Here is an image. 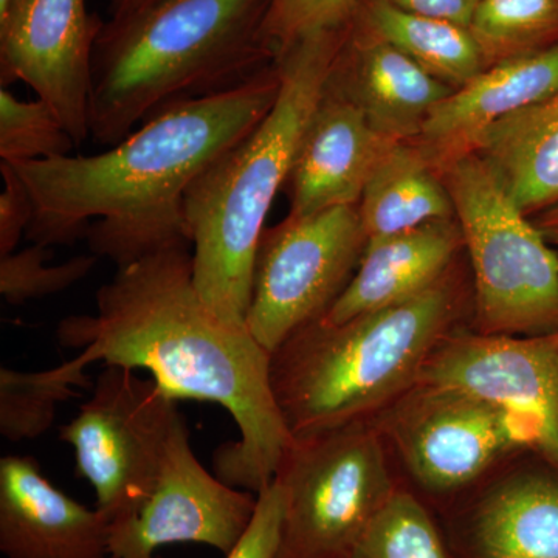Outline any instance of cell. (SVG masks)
I'll return each instance as SVG.
<instances>
[{
    "label": "cell",
    "mask_w": 558,
    "mask_h": 558,
    "mask_svg": "<svg viewBox=\"0 0 558 558\" xmlns=\"http://www.w3.org/2000/svg\"><path fill=\"white\" fill-rule=\"evenodd\" d=\"M95 301L97 314L58 325L62 347L80 349L86 366L148 371L174 400L222 407L241 438L215 451L216 476L255 495L269 486L295 439L271 388L270 352L204 303L189 245L121 267Z\"/></svg>",
    "instance_id": "obj_1"
},
{
    "label": "cell",
    "mask_w": 558,
    "mask_h": 558,
    "mask_svg": "<svg viewBox=\"0 0 558 558\" xmlns=\"http://www.w3.org/2000/svg\"><path fill=\"white\" fill-rule=\"evenodd\" d=\"M278 92L275 61L240 89L167 109L97 156L13 165L35 208L25 236L43 247L86 238L92 255L119 269L191 245L186 190L258 126Z\"/></svg>",
    "instance_id": "obj_2"
},
{
    "label": "cell",
    "mask_w": 558,
    "mask_h": 558,
    "mask_svg": "<svg viewBox=\"0 0 558 558\" xmlns=\"http://www.w3.org/2000/svg\"><path fill=\"white\" fill-rule=\"evenodd\" d=\"M270 0H160L110 17L92 53L90 137L119 145L165 110L240 89L277 61Z\"/></svg>",
    "instance_id": "obj_3"
},
{
    "label": "cell",
    "mask_w": 558,
    "mask_h": 558,
    "mask_svg": "<svg viewBox=\"0 0 558 558\" xmlns=\"http://www.w3.org/2000/svg\"><path fill=\"white\" fill-rule=\"evenodd\" d=\"M344 33L347 27L318 33L278 54L279 92L269 113L186 190L194 284L209 310L231 325L245 326L264 223L328 86Z\"/></svg>",
    "instance_id": "obj_4"
},
{
    "label": "cell",
    "mask_w": 558,
    "mask_h": 558,
    "mask_svg": "<svg viewBox=\"0 0 558 558\" xmlns=\"http://www.w3.org/2000/svg\"><path fill=\"white\" fill-rule=\"evenodd\" d=\"M461 292L451 271L395 306L344 323L319 318L270 354V380L293 438L371 421L417 384L457 330Z\"/></svg>",
    "instance_id": "obj_5"
},
{
    "label": "cell",
    "mask_w": 558,
    "mask_h": 558,
    "mask_svg": "<svg viewBox=\"0 0 558 558\" xmlns=\"http://www.w3.org/2000/svg\"><path fill=\"white\" fill-rule=\"evenodd\" d=\"M464 236L475 288V329L488 336L558 332V255L486 161L461 157L440 172Z\"/></svg>",
    "instance_id": "obj_6"
},
{
    "label": "cell",
    "mask_w": 558,
    "mask_h": 558,
    "mask_svg": "<svg viewBox=\"0 0 558 558\" xmlns=\"http://www.w3.org/2000/svg\"><path fill=\"white\" fill-rule=\"evenodd\" d=\"M371 421L411 490L438 515L513 458L543 457L545 447L531 418L428 381H417Z\"/></svg>",
    "instance_id": "obj_7"
},
{
    "label": "cell",
    "mask_w": 558,
    "mask_h": 558,
    "mask_svg": "<svg viewBox=\"0 0 558 558\" xmlns=\"http://www.w3.org/2000/svg\"><path fill=\"white\" fill-rule=\"evenodd\" d=\"M275 480L286 497L279 558H347L403 484L374 421L293 439Z\"/></svg>",
    "instance_id": "obj_8"
},
{
    "label": "cell",
    "mask_w": 558,
    "mask_h": 558,
    "mask_svg": "<svg viewBox=\"0 0 558 558\" xmlns=\"http://www.w3.org/2000/svg\"><path fill=\"white\" fill-rule=\"evenodd\" d=\"M175 402L156 380L106 366L78 416L60 428L109 521L130 515L156 486L183 418Z\"/></svg>",
    "instance_id": "obj_9"
},
{
    "label": "cell",
    "mask_w": 558,
    "mask_h": 558,
    "mask_svg": "<svg viewBox=\"0 0 558 558\" xmlns=\"http://www.w3.org/2000/svg\"><path fill=\"white\" fill-rule=\"evenodd\" d=\"M366 244L359 205L288 216L264 230L245 318L253 339L274 354L293 333L325 317L354 277Z\"/></svg>",
    "instance_id": "obj_10"
},
{
    "label": "cell",
    "mask_w": 558,
    "mask_h": 558,
    "mask_svg": "<svg viewBox=\"0 0 558 558\" xmlns=\"http://www.w3.org/2000/svg\"><path fill=\"white\" fill-rule=\"evenodd\" d=\"M256 501L258 495L205 470L182 418L149 497L130 515L110 521V558H157V550L174 543L207 545L227 556L255 515Z\"/></svg>",
    "instance_id": "obj_11"
},
{
    "label": "cell",
    "mask_w": 558,
    "mask_h": 558,
    "mask_svg": "<svg viewBox=\"0 0 558 558\" xmlns=\"http://www.w3.org/2000/svg\"><path fill=\"white\" fill-rule=\"evenodd\" d=\"M105 24L86 0H13L0 13V84L24 81L76 145L90 137L92 53Z\"/></svg>",
    "instance_id": "obj_12"
},
{
    "label": "cell",
    "mask_w": 558,
    "mask_h": 558,
    "mask_svg": "<svg viewBox=\"0 0 558 558\" xmlns=\"http://www.w3.org/2000/svg\"><path fill=\"white\" fill-rule=\"evenodd\" d=\"M417 381L462 389L531 418L543 457L558 468V332L488 336L457 329L429 355Z\"/></svg>",
    "instance_id": "obj_13"
},
{
    "label": "cell",
    "mask_w": 558,
    "mask_h": 558,
    "mask_svg": "<svg viewBox=\"0 0 558 558\" xmlns=\"http://www.w3.org/2000/svg\"><path fill=\"white\" fill-rule=\"evenodd\" d=\"M438 517L457 558H558V468L520 454Z\"/></svg>",
    "instance_id": "obj_14"
},
{
    "label": "cell",
    "mask_w": 558,
    "mask_h": 558,
    "mask_svg": "<svg viewBox=\"0 0 558 558\" xmlns=\"http://www.w3.org/2000/svg\"><path fill=\"white\" fill-rule=\"evenodd\" d=\"M398 143L374 130L365 113L328 84L286 180L289 216L359 205L371 175Z\"/></svg>",
    "instance_id": "obj_15"
},
{
    "label": "cell",
    "mask_w": 558,
    "mask_h": 558,
    "mask_svg": "<svg viewBox=\"0 0 558 558\" xmlns=\"http://www.w3.org/2000/svg\"><path fill=\"white\" fill-rule=\"evenodd\" d=\"M108 515L50 483L32 457L0 459V553L7 558H110Z\"/></svg>",
    "instance_id": "obj_16"
},
{
    "label": "cell",
    "mask_w": 558,
    "mask_h": 558,
    "mask_svg": "<svg viewBox=\"0 0 558 558\" xmlns=\"http://www.w3.org/2000/svg\"><path fill=\"white\" fill-rule=\"evenodd\" d=\"M558 89V44L492 65L432 110L414 145L442 172L472 154L495 123Z\"/></svg>",
    "instance_id": "obj_17"
},
{
    "label": "cell",
    "mask_w": 558,
    "mask_h": 558,
    "mask_svg": "<svg viewBox=\"0 0 558 558\" xmlns=\"http://www.w3.org/2000/svg\"><path fill=\"white\" fill-rule=\"evenodd\" d=\"M385 137L417 138L432 110L453 92L402 51L351 21L329 78Z\"/></svg>",
    "instance_id": "obj_18"
},
{
    "label": "cell",
    "mask_w": 558,
    "mask_h": 558,
    "mask_svg": "<svg viewBox=\"0 0 558 558\" xmlns=\"http://www.w3.org/2000/svg\"><path fill=\"white\" fill-rule=\"evenodd\" d=\"M461 247L457 218L368 240L357 271L323 319L344 323L413 299L450 274Z\"/></svg>",
    "instance_id": "obj_19"
},
{
    "label": "cell",
    "mask_w": 558,
    "mask_h": 558,
    "mask_svg": "<svg viewBox=\"0 0 558 558\" xmlns=\"http://www.w3.org/2000/svg\"><path fill=\"white\" fill-rule=\"evenodd\" d=\"M473 154L524 215L558 204V89L488 128Z\"/></svg>",
    "instance_id": "obj_20"
},
{
    "label": "cell",
    "mask_w": 558,
    "mask_h": 558,
    "mask_svg": "<svg viewBox=\"0 0 558 558\" xmlns=\"http://www.w3.org/2000/svg\"><path fill=\"white\" fill-rule=\"evenodd\" d=\"M359 211L368 240L454 219L453 201L439 172L407 142L389 150L371 175Z\"/></svg>",
    "instance_id": "obj_21"
},
{
    "label": "cell",
    "mask_w": 558,
    "mask_h": 558,
    "mask_svg": "<svg viewBox=\"0 0 558 558\" xmlns=\"http://www.w3.org/2000/svg\"><path fill=\"white\" fill-rule=\"evenodd\" d=\"M352 22L451 89L465 86L486 70L472 33L453 22L409 13L387 0H363Z\"/></svg>",
    "instance_id": "obj_22"
},
{
    "label": "cell",
    "mask_w": 558,
    "mask_h": 558,
    "mask_svg": "<svg viewBox=\"0 0 558 558\" xmlns=\"http://www.w3.org/2000/svg\"><path fill=\"white\" fill-rule=\"evenodd\" d=\"M86 368L76 355L51 369H0V435L10 442H20L49 432L58 407L78 398L75 388H90Z\"/></svg>",
    "instance_id": "obj_23"
},
{
    "label": "cell",
    "mask_w": 558,
    "mask_h": 558,
    "mask_svg": "<svg viewBox=\"0 0 558 558\" xmlns=\"http://www.w3.org/2000/svg\"><path fill=\"white\" fill-rule=\"evenodd\" d=\"M469 31L486 69L558 44V0H480Z\"/></svg>",
    "instance_id": "obj_24"
},
{
    "label": "cell",
    "mask_w": 558,
    "mask_h": 558,
    "mask_svg": "<svg viewBox=\"0 0 558 558\" xmlns=\"http://www.w3.org/2000/svg\"><path fill=\"white\" fill-rule=\"evenodd\" d=\"M347 558H457L438 513L407 484L371 521Z\"/></svg>",
    "instance_id": "obj_25"
},
{
    "label": "cell",
    "mask_w": 558,
    "mask_h": 558,
    "mask_svg": "<svg viewBox=\"0 0 558 558\" xmlns=\"http://www.w3.org/2000/svg\"><path fill=\"white\" fill-rule=\"evenodd\" d=\"M76 145L57 113L43 100H17L0 89V161L10 165L70 156Z\"/></svg>",
    "instance_id": "obj_26"
},
{
    "label": "cell",
    "mask_w": 558,
    "mask_h": 558,
    "mask_svg": "<svg viewBox=\"0 0 558 558\" xmlns=\"http://www.w3.org/2000/svg\"><path fill=\"white\" fill-rule=\"evenodd\" d=\"M49 247L33 244L32 247L0 256V293L10 304L44 299L64 292L90 274L98 256H76L49 266Z\"/></svg>",
    "instance_id": "obj_27"
},
{
    "label": "cell",
    "mask_w": 558,
    "mask_h": 558,
    "mask_svg": "<svg viewBox=\"0 0 558 558\" xmlns=\"http://www.w3.org/2000/svg\"><path fill=\"white\" fill-rule=\"evenodd\" d=\"M363 0H270L264 36L275 53H284L300 40L348 27Z\"/></svg>",
    "instance_id": "obj_28"
},
{
    "label": "cell",
    "mask_w": 558,
    "mask_h": 558,
    "mask_svg": "<svg viewBox=\"0 0 558 558\" xmlns=\"http://www.w3.org/2000/svg\"><path fill=\"white\" fill-rule=\"evenodd\" d=\"M284 488L278 480L263 488L256 501L255 515L240 542L226 558L281 557L282 527H284Z\"/></svg>",
    "instance_id": "obj_29"
},
{
    "label": "cell",
    "mask_w": 558,
    "mask_h": 558,
    "mask_svg": "<svg viewBox=\"0 0 558 558\" xmlns=\"http://www.w3.org/2000/svg\"><path fill=\"white\" fill-rule=\"evenodd\" d=\"M3 191L0 194V256L16 252L17 245L31 227L35 208L31 191L14 170L13 165L0 161Z\"/></svg>",
    "instance_id": "obj_30"
},
{
    "label": "cell",
    "mask_w": 558,
    "mask_h": 558,
    "mask_svg": "<svg viewBox=\"0 0 558 558\" xmlns=\"http://www.w3.org/2000/svg\"><path fill=\"white\" fill-rule=\"evenodd\" d=\"M387 2L409 13L453 22L469 28L480 0H387Z\"/></svg>",
    "instance_id": "obj_31"
},
{
    "label": "cell",
    "mask_w": 558,
    "mask_h": 558,
    "mask_svg": "<svg viewBox=\"0 0 558 558\" xmlns=\"http://www.w3.org/2000/svg\"><path fill=\"white\" fill-rule=\"evenodd\" d=\"M160 0H108L110 17H123Z\"/></svg>",
    "instance_id": "obj_32"
},
{
    "label": "cell",
    "mask_w": 558,
    "mask_h": 558,
    "mask_svg": "<svg viewBox=\"0 0 558 558\" xmlns=\"http://www.w3.org/2000/svg\"><path fill=\"white\" fill-rule=\"evenodd\" d=\"M537 227L545 234L546 240L558 244V204L554 205L539 216Z\"/></svg>",
    "instance_id": "obj_33"
},
{
    "label": "cell",
    "mask_w": 558,
    "mask_h": 558,
    "mask_svg": "<svg viewBox=\"0 0 558 558\" xmlns=\"http://www.w3.org/2000/svg\"><path fill=\"white\" fill-rule=\"evenodd\" d=\"M11 2H13V0H0V13L9 9Z\"/></svg>",
    "instance_id": "obj_34"
}]
</instances>
